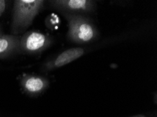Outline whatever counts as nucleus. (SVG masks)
Instances as JSON below:
<instances>
[{
	"label": "nucleus",
	"mask_w": 157,
	"mask_h": 117,
	"mask_svg": "<svg viewBox=\"0 0 157 117\" xmlns=\"http://www.w3.org/2000/svg\"><path fill=\"white\" fill-rule=\"evenodd\" d=\"M62 14L68 22L67 38L70 42L83 44L98 39L99 31L89 18L81 15Z\"/></svg>",
	"instance_id": "obj_1"
},
{
	"label": "nucleus",
	"mask_w": 157,
	"mask_h": 117,
	"mask_svg": "<svg viewBox=\"0 0 157 117\" xmlns=\"http://www.w3.org/2000/svg\"><path fill=\"white\" fill-rule=\"evenodd\" d=\"M44 4L42 0H18L14 2L11 31L14 35L23 32L31 25Z\"/></svg>",
	"instance_id": "obj_2"
},
{
	"label": "nucleus",
	"mask_w": 157,
	"mask_h": 117,
	"mask_svg": "<svg viewBox=\"0 0 157 117\" xmlns=\"http://www.w3.org/2000/svg\"><path fill=\"white\" fill-rule=\"evenodd\" d=\"M52 44V39L49 36L38 31H30L20 39L19 51L29 54L39 53Z\"/></svg>",
	"instance_id": "obj_3"
},
{
	"label": "nucleus",
	"mask_w": 157,
	"mask_h": 117,
	"mask_svg": "<svg viewBox=\"0 0 157 117\" xmlns=\"http://www.w3.org/2000/svg\"><path fill=\"white\" fill-rule=\"evenodd\" d=\"M51 4L61 13L85 16L95 9V2L91 0H56Z\"/></svg>",
	"instance_id": "obj_4"
},
{
	"label": "nucleus",
	"mask_w": 157,
	"mask_h": 117,
	"mask_svg": "<svg viewBox=\"0 0 157 117\" xmlns=\"http://www.w3.org/2000/svg\"><path fill=\"white\" fill-rule=\"evenodd\" d=\"M84 53L85 49L80 47L66 50L58 55L55 58L49 61L46 64V68L49 70L59 68L80 58Z\"/></svg>",
	"instance_id": "obj_5"
},
{
	"label": "nucleus",
	"mask_w": 157,
	"mask_h": 117,
	"mask_svg": "<svg viewBox=\"0 0 157 117\" xmlns=\"http://www.w3.org/2000/svg\"><path fill=\"white\" fill-rule=\"evenodd\" d=\"M20 39L16 36H0V58L8 57L19 51Z\"/></svg>",
	"instance_id": "obj_6"
},
{
	"label": "nucleus",
	"mask_w": 157,
	"mask_h": 117,
	"mask_svg": "<svg viewBox=\"0 0 157 117\" xmlns=\"http://www.w3.org/2000/svg\"><path fill=\"white\" fill-rule=\"evenodd\" d=\"M48 86V81L41 76H27L22 80V86L30 93L42 92Z\"/></svg>",
	"instance_id": "obj_7"
},
{
	"label": "nucleus",
	"mask_w": 157,
	"mask_h": 117,
	"mask_svg": "<svg viewBox=\"0 0 157 117\" xmlns=\"http://www.w3.org/2000/svg\"><path fill=\"white\" fill-rule=\"evenodd\" d=\"M6 9V2L4 0H0V16L4 13Z\"/></svg>",
	"instance_id": "obj_8"
},
{
	"label": "nucleus",
	"mask_w": 157,
	"mask_h": 117,
	"mask_svg": "<svg viewBox=\"0 0 157 117\" xmlns=\"http://www.w3.org/2000/svg\"><path fill=\"white\" fill-rule=\"evenodd\" d=\"M131 117H146L144 115H142V114H138V115H135V116H133Z\"/></svg>",
	"instance_id": "obj_9"
},
{
	"label": "nucleus",
	"mask_w": 157,
	"mask_h": 117,
	"mask_svg": "<svg viewBox=\"0 0 157 117\" xmlns=\"http://www.w3.org/2000/svg\"><path fill=\"white\" fill-rule=\"evenodd\" d=\"M0 36H1V32H0Z\"/></svg>",
	"instance_id": "obj_10"
}]
</instances>
